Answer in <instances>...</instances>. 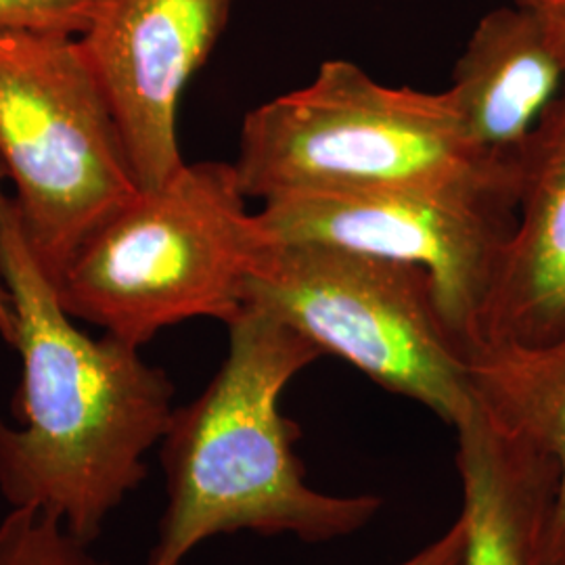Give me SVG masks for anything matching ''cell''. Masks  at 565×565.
Wrapping results in <instances>:
<instances>
[{
    "label": "cell",
    "instance_id": "1",
    "mask_svg": "<svg viewBox=\"0 0 565 565\" xmlns=\"http://www.w3.org/2000/svg\"><path fill=\"white\" fill-rule=\"evenodd\" d=\"M0 277L15 321L11 348L21 359L13 424L0 419V494L11 509L49 513L93 545L142 484L145 457L162 443L177 408L174 385L141 348L76 327L7 193Z\"/></svg>",
    "mask_w": 565,
    "mask_h": 565
},
{
    "label": "cell",
    "instance_id": "2",
    "mask_svg": "<svg viewBox=\"0 0 565 565\" xmlns=\"http://www.w3.org/2000/svg\"><path fill=\"white\" fill-rule=\"evenodd\" d=\"M226 359L202 394L174 408L160 443L166 507L145 565H182L224 534L331 543L375 520L377 494H327L296 455L302 429L282 392L323 352L256 306L226 324Z\"/></svg>",
    "mask_w": 565,
    "mask_h": 565
},
{
    "label": "cell",
    "instance_id": "3",
    "mask_svg": "<svg viewBox=\"0 0 565 565\" xmlns=\"http://www.w3.org/2000/svg\"><path fill=\"white\" fill-rule=\"evenodd\" d=\"M247 200L440 189L518 202L520 158L478 147L450 90L375 81L327 60L315 78L247 111L233 162Z\"/></svg>",
    "mask_w": 565,
    "mask_h": 565
},
{
    "label": "cell",
    "instance_id": "4",
    "mask_svg": "<svg viewBox=\"0 0 565 565\" xmlns=\"http://www.w3.org/2000/svg\"><path fill=\"white\" fill-rule=\"evenodd\" d=\"M266 243L233 162L184 163L114 212L53 285L72 319L141 348L191 319L233 323Z\"/></svg>",
    "mask_w": 565,
    "mask_h": 565
},
{
    "label": "cell",
    "instance_id": "5",
    "mask_svg": "<svg viewBox=\"0 0 565 565\" xmlns=\"http://www.w3.org/2000/svg\"><path fill=\"white\" fill-rule=\"evenodd\" d=\"M245 306L296 329L371 382L457 427L473 413L467 345L443 315L429 275L321 243L270 242Z\"/></svg>",
    "mask_w": 565,
    "mask_h": 565
},
{
    "label": "cell",
    "instance_id": "6",
    "mask_svg": "<svg viewBox=\"0 0 565 565\" xmlns=\"http://www.w3.org/2000/svg\"><path fill=\"white\" fill-rule=\"evenodd\" d=\"M0 166L25 242L53 282L141 191L78 36L0 30Z\"/></svg>",
    "mask_w": 565,
    "mask_h": 565
},
{
    "label": "cell",
    "instance_id": "7",
    "mask_svg": "<svg viewBox=\"0 0 565 565\" xmlns=\"http://www.w3.org/2000/svg\"><path fill=\"white\" fill-rule=\"evenodd\" d=\"M518 202L440 189L291 195L256 212L270 242L321 243L425 270L452 331L469 348Z\"/></svg>",
    "mask_w": 565,
    "mask_h": 565
},
{
    "label": "cell",
    "instance_id": "8",
    "mask_svg": "<svg viewBox=\"0 0 565 565\" xmlns=\"http://www.w3.org/2000/svg\"><path fill=\"white\" fill-rule=\"evenodd\" d=\"M235 0H99L82 51L142 191L181 172L179 105L218 46Z\"/></svg>",
    "mask_w": 565,
    "mask_h": 565
},
{
    "label": "cell",
    "instance_id": "9",
    "mask_svg": "<svg viewBox=\"0 0 565 565\" xmlns=\"http://www.w3.org/2000/svg\"><path fill=\"white\" fill-rule=\"evenodd\" d=\"M565 333V90L520 156L515 224L473 343L534 345Z\"/></svg>",
    "mask_w": 565,
    "mask_h": 565
},
{
    "label": "cell",
    "instance_id": "10",
    "mask_svg": "<svg viewBox=\"0 0 565 565\" xmlns=\"http://www.w3.org/2000/svg\"><path fill=\"white\" fill-rule=\"evenodd\" d=\"M448 90L473 142L497 158L518 160L565 90L564 65L539 15L511 0L478 21Z\"/></svg>",
    "mask_w": 565,
    "mask_h": 565
},
{
    "label": "cell",
    "instance_id": "11",
    "mask_svg": "<svg viewBox=\"0 0 565 565\" xmlns=\"http://www.w3.org/2000/svg\"><path fill=\"white\" fill-rule=\"evenodd\" d=\"M455 431L467 525L463 565H543L557 465L494 424L478 403Z\"/></svg>",
    "mask_w": 565,
    "mask_h": 565
},
{
    "label": "cell",
    "instance_id": "12",
    "mask_svg": "<svg viewBox=\"0 0 565 565\" xmlns=\"http://www.w3.org/2000/svg\"><path fill=\"white\" fill-rule=\"evenodd\" d=\"M467 359L478 406L557 465L543 565H565V333L534 345L473 343Z\"/></svg>",
    "mask_w": 565,
    "mask_h": 565
},
{
    "label": "cell",
    "instance_id": "13",
    "mask_svg": "<svg viewBox=\"0 0 565 565\" xmlns=\"http://www.w3.org/2000/svg\"><path fill=\"white\" fill-rule=\"evenodd\" d=\"M90 546L36 509H11L0 520V565H109Z\"/></svg>",
    "mask_w": 565,
    "mask_h": 565
},
{
    "label": "cell",
    "instance_id": "14",
    "mask_svg": "<svg viewBox=\"0 0 565 565\" xmlns=\"http://www.w3.org/2000/svg\"><path fill=\"white\" fill-rule=\"evenodd\" d=\"M99 0H0V30L81 36Z\"/></svg>",
    "mask_w": 565,
    "mask_h": 565
},
{
    "label": "cell",
    "instance_id": "15",
    "mask_svg": "<svg viewBox=\"0 0 565 565\" xmlns=\"http://www.w3.org/2000/svg\"><path fill=\"white\" fill-rule=\"evenodd\" d=\"M465 548H467V525L459 515L457 522L438 536L434 543L419 548L408 559L398 565H463Z\"/></svg>",
    "mask_w": 565,
    "mask_h": 565
},
{
    "label": "cell",
    "instance_id": "16",
    "mask_svg": "<svg viewBox=\"0 0 565 565\" xmlns=\"http://www.w3.org/2000/svg\"><path fill=\"white\" fill-rule=\"evenodd\" d=\"M527 4L543 23L546 39L562 61L565 72V0H518Z\"/></svg>",
    "mask_w": 565,
    "mask_h": 565
},
{
    "label": "cell",
    "instance_id": "17",
    "mask_svg": "<svg viewBox=\"0 0 565 565\" xmlns=\"http://www.w3.org/2000/svg\"><path fill=\"white\" fill-rule=\"evenodd\" d=\"M4 170H2V166H0V198L4 195V191H2V182H4ZM13 327H15V321H13V308H11V298H9V291H7V287H4V281H2V277H0V338L4 340V343L13 342Z\"/></svg>",
    "mask_w": 565,
    "mask_h": 565
},
{
    "label": "cell",
    "instance_id": "18",
    "mask_svg": "<svg viewBox=\"0 0 565 565\" xmlns=\"http://www.w3.org/2000/svg\"><path fill=\"white\" fill-rule=\"evenodd\" d=\"M513 2H518V0H513Z\"/></svg>",
    "mask_w": 565,
    "mask_h": 565
}]
</instances>
